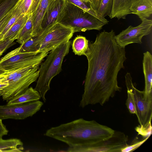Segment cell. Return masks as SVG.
I'll return each mask as SVG.
<instances>
[{
	"label": "cell",
	"mask_w": 152,
	"mask_h": 152,
	"mask_svg": "<svg viewBox=\"0 0 152 152\" xmlns=\"http://www.w3.org/2000/svg\"><path fill=\"white\" fill-rule=\"evenodd\" d=\"M115 32L105 30L97 34L94 41L89 42L85 56L88 63L84 90L79 106H103L121 88L118 85L119 71L124 68L126 59L125 48L120 47L115 38Z\"/></svg>",
	"instance_id": "obj_1"
},
{
	"label": "cell",
	"mask_w": 152,
	"mask_h": 152,
	"mask_svg": "<svg viewBox=\"0 0 152 152\" xmlns=\"http://www.w3.org/2000/svg\"><path fill=\"white\" fill-rule=\"evenodd\" d=\"M115 131L94 120L80 118L52 127L45 134L73 147L108 138L113 135Z\"/></svg>",
	"instance_id": "obj_2"
},
{
	"label": "cell",
	"mask_w": 152,
	"mask_h": 152,
	"mask_svg": "<svg viewBox=\"0 0 152 152\" xmlns=\"http://www.w3.org/2000/svg\"><path fill=\"white\" fill-rule=\"evenodd\" d=\"M71 44L69 40L51 50L39 69V76L34 89L39 92L44 102L51 81L61 71L63 59L68 53Z\"/></svg>",
	"instance_id": "obj_3"
},
{
	"label": "cell",
	"mask_w": 152,
	"mask_h": 152,
	"mask_svg": "<svg viewBox=\"0 0 152 152\" xmlns=\"http://www.w3.org/2000/svg\"><path fill=\"white\" fill-rule=\"evenodd\" d=\"M67 1L64 15L60 23L71 27L74 33L91 30L100 31L106 25L94 16Z\"/></svg>",
	"instance_id": "obj_4"
},
{
	"label": "cell",
	"mask_w": 152,
	"mask_h": 152,
	"mask_svg": "<svg viewBox=\"0 0 152 152\" xmlns=\"http://www.w3.org/2000/svg\"><path fill=\"white\" fill-rule=\"evenodd\" d=\"M128 136L124 132L115 131L110 137L91 142L78 146L69 147L70 152H121L128 144Z\"/></svg>",
	"instance_id": "obj_5"
},
{
	"label": "cell",
	"mask_w": 152,
	"mask_h": 152,
	"mask_svg": "<svg viewBox=\"0 0 152 152\" xmlns=\"http://www.w3.org/2000/svg\"><path fill=\"white\" fill-rule=\"evenodd\" d=\"M39 66L22 69L17 75L8 82L9 85L0 90V96L8 102L24 93L39 76Z\"/></svg>",
	"instance_id": "obj_6"
},
{
	"label": "cell",
	"mask_w": 152,
	"mask_h": 152,
	"mask_svg": "<svg viewBox=\"0 0 152 152\" xmlns=\"http://www.w3.org/2000/svg\"><path fill=\"white\" fill-rule=\"evenodd\" d=\"M48 53L49 52L40 53L38 51L17 53L14 49L0 59V68L10 72L29 66H39Z\"/></svg>",
	"instance_id": "obj_7"
},
{
	"label": "cell",
	"mask_w": 152,
	"mask_h": 152,
	"mask_svg": "<svg viewBox=\"0 0 152 152\" xmlns=\"http://www.w3.org/2000/svg\"><path fill=\"white\" fill-rule=\"evenodd\" d=\"M74 32L69 26L58 23L51 27L42 42L38 46L39 53L49 52L70 40Z\"/></svg>",
	"instance_id": "obj_8"
},
{
	"label": "cell",
	"mask_w": 152,
	"mask_h": 152,
	"mask_svg": "<svg viewBox=\"0 0 152 152\" xmlns=\"http://www.w3.org/2000/svg\"><path fill=\"white\" fill-rule=\"evenodd\" d=\"M140 20L142 22L138 26L136 27L130 26L115 36L116 42L120 47L125 48L126 46L130 44H141L142 38L151 33L152 29V20L145 18Z\"/></svg>",
	"instance_id": "obj_9"
},
{
	"label": "cell",
	"mask_w": 152,
	"mask_h": 152,
	"mask_svg": "<svg viewBox=\"0 0 152 152\" xmlns=\"http://www.w3.org/2000/svg\"><path fill=\"white\" fill-rule=\"evenodd\" d=\"M129 82L136 104V115L140 125L143 127L151 126L152 117V93L148 95L144 91H140L134 85L130 75Z\"/></svg>",
	"instance_id": "obj_10"
},
{
	"label": "cell",
	"mask_w": 152,
	"mask_h": 152,
	"mask_svg": "<svg viewBox=\"0 0 152 152\" xmlns=\"http://www.w3.org/2000/svg\"><path fill=\"white\" fill-rule=\"evenodd\" d=\"M43 103L39 100L12 105H0V119H23L32 116L41 109Z\"/></svg>",
	"instance_id": "obj_11"
},
{
	"label": "cell",
	"mask_w": 152,
	"mask_h": 152,
	"mask_svg": "<svg viewBox=\"0 0 152 152\" xmlns=\"http://www.w3.org/2000/svg\"><path fill=\"white\" fill-rule=\"evenodd\" d=\"M67 0H54L49 6L42 19L41 32L60 23L64 15Z\"/></svg>",
	"instance_id": "obj_12"
},
{
	"label": "cell",
	"mask_w": 152,
	"mask_h": 152,
	"mask_svg": "<svg viewBox=\"0 0 152 152\" xmlns=\"http://www.w3.org/2000/svg\"><path fill=\"white\" fill-rule=\"evenodd\" d=\"M54 0H42L36 9L31 13L33 24V37L41 32V24L43 18L49 6Z\"/></svg>",
	"instance_id": "obj_13"
},
{
	"label": "cell",
	"mask_w": 152,
	"mask_h": 152,
	"mask_svg": "<svg viewBox=\"0 0 152 152\" xmlns=\"http://www.w3.org/2000/svg\"><path fill=\"white\" fill-rule=\"evenodd\" d=\"M131 13L140 19L149 18L152 14V0H134L129 8Z\"/></svg>",
	"instance_id": "obj_14"
},
{
	"label": "cell",
	"mask_w": 152,
	"mask_h": 152,
	"mask_svg": "<svg viewBox=\"0 0 152 152\" xmlns=\"http://www.w3.org/2000/svg\"><path fill=\"white\" fill-rule=\"evenodd\" d=\"M134 0H113L112 9L108 16L111 19H125L131 14L129 8Z\"/></svg>",
	"instance_id": "obj_15"
},
{
	"label": "cell",
	"mask_w": 152,
	"mask_h": 152,
	"mask_svg": "<svg viewBox=\"0 0 152 152\" xmlns=\"http://www.w3.org/2000/svg\"><path fill=\"white\" fill-rule=\"evenodd\" d=\"M142 65L145 81L144 91L148 95L152 93V56L148 51L143 53Z\"/></svg>",
	"instance_id": "obj_16"
},
{
	"label": "cell",
	"mask_w": 152,
	"mask_h": 152,
	"mask_svg": "<svg viewBox=\"0 0 152 152\" xmlns=\"http://www.w3.org/2000/svg\"><path fill=\"white\" fill-rule=\"evenodd\" d=\"M43 31L38 35L33 37L19 47L15 49L17 53H25L37 51L38 46L42 42L48 32Z\"/></svg>",
	"instance_id": "obj_17"
},
{
	"label": "cell",
	"mask_w": 152,
	"mask_h": 152,
	"mask_svg": "<svg viewBox=\"0 0 152 152\" xmlns=\"http://www.w3.org/2000/svg\"><path fill=\"white\" fill-rule=\"evenodd\" d=\"M41 98L39 92L31 87L23 93L9 101L7 104H19L37 101Z\"/></svg>",
	"instance_id": "obj_18"
},
{
	"label": "cell",
	"mask_w": 152,
	"mask_h": 152,
	"mask_svg": "<svg viewBox=\"0 0 152 152\" xmlns=\"http://www.w3.org/2000/svg\"><path fill=\"white\" fill-rule=\"evenodd\" d=\"M29 15H22L4 34L3 41L6 39H10L14 41L16 40L25 24Z\"/></svg>",
	"instance_id": "obj_19"
},
{
	"label": "cell",
	"mask_w": 152,
	"mask_h": 152,
	"mask_svg": "<svg viewBox=\"0 0 152 152\" xmlns=\"http://www.w3.org/2000/svg\"><path fill=\"white\" fill-rule=\"evenodd\" d=\"M89 42L83 36L78 35L73 40L71 44L73 52L78 56L85 55L89 47Z\"/></svg>",
	"instance_id": "obj_20"
},
{
	"label": "cell",
	"mask_w": 152,
	"mask_h": 152,
	"mask_svg": "<svg viewBox=\"0 0 152 152\" xmlns=\"http://www.w3.org/2000/svg\"><path fill=\"white\" fill-rule=\"evenodd\" d=\"M23 145L22 142L18 139L8 140L0 139V152H21V150L23 149L18 147Z\"/></svg>",
	"instance_id": "obj_21"
},
{
	"label": "cell",
	"mask_w": 152,
	"mask_h": 152,
	"mask_svg": "<svg viewBox=\"0 0 152 152\" xmlns=\"http://www.w3.org/2000/svg\"><path fill=\"white\" fill-rule=\"evenodd\" d=\"M33 24L32 14H29L25 24L23 27L21 31L16 42L20 45H22L33 37Z\"/></svg>",
	"instance_id": "obj_22"
},
{
	"label": "cell",
	"mask_w": 152,
	"mask_h": 152,
	"mask_svg": "<svg viewBox=\"0 0 152 152\" xmlns=\"http://www.w3.org/2000/svg\"><path fill=\"white\" fill-rule=\"evenodd\" d=\"M67 0L94 16L106 24L108 23L109 21L105 18L99 15L96 11L94 10L89 3H85L80 0Z\"/></svg>",
	"instance_id": "obj_23"
},
{
	"label": "cell",
	"mask_w": 152,
	"mask_h": 152,
	"mask_svg": "<svg viewBox=\"0 0 152 152\" xmlns=\"http://www.w3.org/2000/svg\"><path fill=\"white\" fill-rule=\"evenodd\" d=\"M37 0H18V8L21 13L29 15L35 10Z\"/></svg>",
	"instance_id": "obj_24"
},
{
	"label": "cell",
	"mask_w": 152,
	"mask_h": 152,
	"mask_svg": "<svg viewBox=\"0 0 152 152\" xmlns=\"http://www.w3.org/2000/svg\"><path fill=\"white\" fill-rule=\"evenodd\" d=\"M18 0H0V20L15 5Z\"/></svg>",
	"instance_id": "obj_25"
},
{
	"label": "cell",
	"mask_w": 152,
	"mask_h": 152,
	"mask_svg": "<svg viewBox=\"0 0 152 152\" xmlns=\"http://www.w3.org/2000/svg\"><path fill=\"white\" fill-rule=\"evenodd\" d=\"M113 0H102L97 12L102 17L109 16L111 12Z\"/></svg>",
	"instance_id": "obj_26"
},
{
	"label": "cell",
	"mask_w": 152,
	"mask_h": 152,
	"mask_svg": "<svg viewBox=\"0 0 152 152\" xmlns=\"http://www.w3.org/2000/svg\"><path fill=\"white\" fill-rule=\"evenodd\" d=\"M18 2L11 10L0 20V33L4 28L9 20L16 12L18 7Z\"/></svg>",
	"instance_id": "obj_27"
},
{
	"label": "cell",
	"mask_w": 152,
	"mask_h": 152,
	"mask_svg": "<svg viewBox=\"0 0 152 152\" xmlns=\"http://www.w3.org/2000/svg\"><path fill=\"white\" fill-rule=\"evenodd\" d=\"M150 137H147L142 140L134 141L131 144L128 145L122 150L121 152H130L134 151L145 142Z\"/></svg>",
	"instance_id": "obj_28"
},
{
	"label": "cell",
	"mask_w": 152,
	"mask_h": 152,
	"mask_svg": "<svg viewBox=\"0 0 152 152\" xmlns=\"http://www.w3.org/2000/svg\"><path fill=\"white\" fill-rule=\"evenodd\" d=\"M14 41L10 39H6L0 42V57L8 48L15 43Z\"/></svg>",
	"instance_id": "obj_29"
},
{
	"label": "cell",
	"mask_w": 152,
	"mask_h": 152,
	"mask_svg": "<svg viewBox=\"0 0 152 152\" xmlns=\"http://www.w3.org/2000/svg\"><path fill=\"white\" fill-rule=\"evenodd\" d=\"M135 129L139 134L145 138L150 137L152 133V126H150L147 127H143L140 125L137 127Z\"/></svg>",
	"instance_id": "obj_30"
},
{
	"label": "cell",
	"mask_w": 152,
	"mask_h": 152,
	"mask_svg": "<svg viewBox=\"0 0 152 152\" xmlns=\"http://www.w3.org/2000/svg\"><path fill=\"white\" fill-rule=\"evenodd\" d=\"M12 72H7L0 75V90H2L8 85L9 83L7 76Z\"/></svg>",
	"instance_id": "obj_31"
},
{
	"label": "cell",
	"mask_w": 152,
	"mask_h": 152,
	"mask_svg": "<svg viewBox=\"0 0 152 152\" xmlns=\"http://www.w3.org/2000/svg\"><path fill=\"white\" fill-rule=\"evenodd\" d=\"M102 0H89V4L94 10L97 12Z\"/></svg>",
	"instance_id": "obj_32"
},
{
	"label": "cell",
	"mask_w": 152,
	"mask_h": 152,
	"mask_svg": "<svg viewBox=\"0 0 152 152\" xmlns=\"http://www.w3.org/2000/svg\"><path fill=\"white\" fill-rule=\"evenodd\" d=\"M8 132L5 126L3 123L2 120L0 119V139L2 138L4 135L7 134Z\"/></svg>",
	"instance_id": "obj_33"
},
{
	"label": "cell",
	"mask_w": 152,
	"mask_h": 152,
	"mask_svg": "<svg viewBox=\"0 0 152 152\" xmlns=\"http://www.w3.org/2000/svg\"><path fill=\"white\" fill-rule=\"evenodd\" d=\"M7 72H8L6 71L4 69L0 68V75L4 73Z\"/></svg>",
	"instance_id": "obj_34"
},
{
	"label": "cell",
	"mask_w": 152,
	"mask_h": 152,
	"mask_svg": "<svg viewBox=\"0 0 152 152\" xmlns=\"http://www.w3.org/2000/svg\"><path fill=\"white\" fill-rule=\"evenodd\" d=\"M4 35L1 33H0V42L3 41Z\"/></svg>",
	"instance_id": "obj_35"
},
{
	"label": "cell",
	"mask_w": 152,
	"mask_h": 152,
	"mask_svg": "<svg viewBox=\"0 0 152 152\" xmlns=\"http://www.w3.org/2000/svg\"><path fill=\"white\" fill-rule=\"evenodd\" d=\"M41 0H37L36 9V8L37 7V6L39 4V3H40V2L41 1Z\"/></svg>",
	"instance_id": "obj_36"
},
{
	"label": "cell",
	"mask_w": 152,
	"mask_h": 152,
	"mask_svg": "<svg viewBox=\"0 0 152 152\" xmlns=\"http://www.w3.org/2000/svg\"><path fill=\"white\" fill-rule=\"evenodd\" d=\"M81 1L86 3H89V0H80Z\"/></svg>",
	"instance_id": "obj_37"
}]
</instances>
